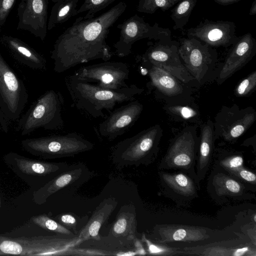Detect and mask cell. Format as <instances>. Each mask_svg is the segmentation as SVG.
<instances>
[{"mask_svg":"<svg viewBox=\"0 0 256 256\" xmlns=\"http://www.w3.org/2000/svg\"><path fill=\"white\" fill-rule=\"evenodd\" d=\"M256 54V40L250 33L238 37L228 54L216 82L222 84L247 64Z\"/></svg>","mask_w":256,"mask_h":256,"instance_id":"obj_21","label":"cell"},{"mask_svg":"<svg viewBox=\"0 0 256 256\" xmlns=\"http://www.w3.org/2000/svg\"><path fill=\"white\" fill-rule=\"evenodd\" d=\"M56 218L60 224L66 225L68 227L74 228H76V218L70 214H63L56 216Z\"/></svg>","mask_w":256,"mask_h":256,"instance_id":"obj_40","label":"cell"},{"mask_svg":"<svg viewBox=\"0 0 256 256\" xmlns=\"http://www.w3.org/2000/svg\"><path fill=\"white\" fill-rule=\"evenodd\" d=\"M6 166L28 184L34 186L42 178L68 168L66 162H53L26 158L14 152L3 157Z\"/></svg>","mask_w":256,"mask_h":256,"instance_id":"obj_13","label":"cell"},{"mask_svg":"<svg viewBox=\"0 0 256 256\" xmlns=\"http://www.w3.org/2000/svg\"><path fill=\"white\" fill-rule=\"evenodd\" d=\"M174 4L170 0H140L137 10L140 12L152 14L158 9L166 11Z\"/></svg>","mask_w":256,"mask_h":256,"instance_id":"obj_35","label":"cell"},{"mask_svg":"<svg viewBox=\"0 0 256 256\" xmlns=\"http://www.w3.org/2000/svg\"><path fill=\"white\" fill-rule=\"evenodd\" d=\"M178 42L172 39L156 40L149 44L138 59L142 63L166 70L184 84H188L195 80L182 64L178 52Z\"/></svg>","mask_w":256,"mask_h":256,"instance_id":"obj_11","label":"cell"},{"mask_svg":"<svg viewBox=\"0 0 256 256\" xmlns=\"http://www.w3.org/2000/svg\"><path fill=\"white\" fill-rule=\"evenodd\" d=\"M0 42L22 64L34 70L46 69V58L21 40L10 36L2 35L0 38Z\"/></svg>","mask_w":256,"mask_h":256,"instance_id":"obj_24","label":"cell"},{"mask_svg":"<svg viewBox=\"0 0 256 256\" xmlns=\"http://www.w3.org/2000/svg\"><path fill=\"white\" fill-rule=\"evenodd\" d=\"M32 220L35 224L46 230L65 236H74V234L67 228L50 218L46 214L34 216L32 218Z\"/></svg>","mask_w":256,"mask_h":256,"instance_id":"obj_32","label":"cell"},{"mask_svg":"<svg viewBox=\"0 0 256 256\" xmlns=\"http://www.w3.org/2000/svg\"><path fill=\"white\" fill-rule=\"evenodd\" d=\"M16 1V0H0V30L5 23Z\"/></svg>","mask_w":256,"mask_h":256,"instance_id":"obj_39","label":"cell"},{"mask_svg":"<svg viewBox=\"0 0 256 256\" xmlns=\"http://www.w3.org/2000/svg\"><path fill=\"white\" fill-rule=\"evenodd\" d=\"M197 0H181L172 10L170 17L174 22L173 28L182 30L189 20Z\"/></svg>","mask_w":256,"mask_h":256,"instance_id":"obj_30","label":"cell"},{"mask_svg":"<svg viewBox=\"0 0 256 256\" xmlns=\"http://www.w3.org/2000/svg\"><path fill=\"white\" fill-rule=\"evenodd\" d=\"M188 38L203 42L212 47H228L232 46L238 38L235 24L228 20L214 21L206 19L198 24L188 28Z\"/></svg>","mask_w":256,"mask_h":256,"instance_id":"obj_17","label":"cell"},{"mask_svg":"<svg viewBox=\"0 0 256 256\" xmlns=\"http://www.w3.org/2000/svg\"><path fill=\"white\" fill-rule=\"evenodd\" d=\"M79 0H60L56 2L52 8L48 21V30L68 20L77 15V6Z\"/></svg>","mask_w":256,"mask_h":256,"instance_id":"obj_29","label":"cell"},{"mask_svg":"<svg viewBox=\"0 0 256 256\" xmlns=\"http://www.w3.org/2000/svg\"><path fill=\"white\" fill-rule=\"evenodd\" d=\"M240 0H214V1L218 4L222 6L230 5L238 2Z\"/></svg>","mask_w":256,"mask_h":256,"instance_id":"obj_42","label":"cell"},{"mask_svg":"<svg viewBox=\"0 0 256 256\" xmlns=\"http://www.w3.org/2000/svg\"><path fill=\"white\" fill-rule=\"evenodd\" d=\"M256 120V112L252 106L241 108L236 104L224 106L217 113L214 122L216 138L234 143Z\"/></svg>","mask_w":256,"mask_h":256,"instance_id":"obj_12","label":"cell"},{"mask_svg":"<svg viewBox=\"0 0 256 256\" xmlns=\"http://www.w3.org/2000/svg\"><path fill=\"white\" fill-rule=\"evenodd\" d=\"M184 254L208 256H256V246L246 242L231 244L214 242L206 245L186 247Z\"/></svg>","mask_w":256,"mask_h":256,"instance_id":"obj_25","label":"cell"},{"mask_svg":"<svg viewBox=\"0 0 256 256\" xmlns=\"http://www.w3.org/2000/svg\"><path fill=\"white\" fill-rule=\"evenodd\" d=\"M256 14V0H254L252 3V6L250 10L249 15L254 16Z\"/></svg>","mask_w":256,"mask_h":256,"instance_id":"obj_43","label":"cell"},{"mask_svg":"<svg viewBox=\"0 0 256 256\" xmlns=\"http://www.w3.org/2000/svg\"><path fill=\"white\" fill-rule=\"evenodd\" d=\"M196 165V173L198 185L205 178L209 170L214 152L216 138L214 132V122L210 120L202 124Z\"/></svg>","mask_w":256,"mask_h":256,"instance_id":"obj_26","label":"cell"},{"mask_svg":"<svg viewBox=\"0 0 256 256\" xmlns=\"http://www.w3.org/2000/svg\"><path fill=\"white\" fill-rule=\"evenodd\" d=\"M256 86V70L240 81L236 86L234 94L238 97L246 96L250 94Z\"/></svg>","mask_w":256,"mask_h":256,"instance_id":"obj_36","label":"cell"},{"mask_svg":"<svg viewBox=\"0 0 256 256\" xmlns=\"http://www.w3.org/2000/svg\"><path fill=\"white\" fill-rule=\"evenodd\" d=\"M178 52L190 74L201 82L217 62L216 51L207 44L192 38L179 39Z\"/></svg>","mask_w":256,"mask_h":256,"instance_id":"obj_10","label":"cell"},{"mask_svg":"<svg viewBox=\"0 0 256 256\" xmlns=\"http://www.w3.org/2000/svg\"><path fill=\"white\" fill-rule=\"evenodd\" d=\"M165 110L174 116L184 120H188L196 117L197 112L189 106L168 105L164 107Z\"/></svg>","mask_w":256,"mask_h":256,"instance_id":"obj_37","label":"cell"},{"mask_svg":"<svg viewBox=\"0 0 256 256\" xmlns=\"http://www.w3.org/2000/svg\"><path fill=\"white\" fill-rule=\"evenodd\" d=\"M21 144L28 152L44 159L74 156L94 148V144L76 132L26 138Z\"/></svg>","mask_w":256,"mask_h":256,"instance_id":"obj_6","label":"cell"},{"mask_svg":"<svg viewBox=\"0 0 256 256\" xmlns=\"http://www.w3.org/2000/svg\"><path fill=\"white\" fill-rule=\"evenodd\" d=\"M147 67L150 86L166 96L174 98L184 94L186 88L182 82L166 70L152 64L142 63Z\"/></svg>","mask_w":256,"mask_h":256,"instance_id":"obj_28","label":"cell"},{"mask_svg":"<svg viewBox=\"0 0 256 256\" xmlns=\"http://www.w3.org/2000/svg\"><path fill=\"white\" fill-rule=\"evenodd\" d=\"M228 174L246 184L255 186L256 184L255 173L244 166Z\"/></svg>","mask_w":256,"mask_h":256,"instance_id":"obj_38","label":"cell"},{"mask_svg":"<svg viewBox=\"0 0 256 256\" xmlns=\"http://www.w3.org/2000/svg\"><path fill=\"white\" fill-rule=\"evenodd\" d=\"M88 172L86 166L82 164L68 168L34 191L32 194L33 202L38 205L44 204L47 199L54 193L86 180Z\"/></svg>","mask_w":256,"mask_h":256,"instance_id":"obj_23","label":"cell"},{"mask_svg":"<svg viewBox=\"0 0 256 256\" xmlns=\"http://www.w3.org/2000/svg\"><path fill=\"white\" fill-rule=\"evenodd\" d=\"M158 175L162 193L177 204L188 206L198 197L200 188L188 174L180 170L174 172L160 170Z\"/></svg>","mask_w":256,"mask_h":256,"instance_id":"obj_16","label":"cell"},{"mask_svg":"<svg viewBox=\"0 0 256 256\" xmlns=\"http://www.w3.org/2000/svg\"><path fill=\"white\" fill-rule=\"evenodd\" d=\"M142 110V104L135 100L117 108L98 124L100 134L110 141L123 135L138 120Z\"/></svg>","mask_w":256,"mask_h":256,"instance_id":"obj_19","label":"cell"},{"mask_svg":"<svg viewBox=\"0 0 256 256\" xmlns=\"http://www.w3.org/2000/svg\"><path fill=\"white\" fill-rule=\"evenodd\" d=\"M162 136L160 126L156 124L120 142L112 151L113 164L119 168L150 164L158 157Z\"/></svg>","mask_w":256,"mask_h":256,"instance_id":"obj_3","label":"cell"},{"mask_svg":"<svg viewBox=\"0 0 256 256\" xmlns=\"http://www.w3.org/2000/svg\"><path fill=\"white\" fill-rule=\"evenodd\" d=\"M214 164L230 173L244 167V159L240 152H223L218 154Z\"/></svg>","mask_w":256,"mask_h":256,"instance_id":"obj_31","label":"cell"},{"mask_svg":"<svg viewBox=\"0 0 256 256\" xmlns=\"http://www.w3.org/2000/svg\"><path fill=\"white\" fill-rule=\"evenodd\" d=\"M126 8L121 2L97 17L77 18L54 44L50 58L54 71L62 73L90 60H110L112 52L106 42L110 29Z\"/></svg>","mask_w":256,"mask_h":256,"instance_id":"obj_1","label":"cell"},{"mask_svg":"<svg viewBox=\"0 0 256 256\" xmlns=\"http://www.w3.org/2000/svg\"><path fill=\"white\" fill-rule=\"evenodd\" d=\"M130 70L122 62L106 61L84 66L74 74L80 80L107 89L118 90L128 86Z\"/></svg>","mask_w":256,"mask_h":256,"instance_id":"obj_14","label":"cell"},{"mask_svg":"<svg viewBox=\"0 0 256 256\" xmlns=\"http://www.w3.org/2000/svg\"><path fill=\"white\" fill-rule=\"evenodd\" d=\"M66 84L72 106L94 118H104V110L110 112L116 105L134 100L144 91L135 84L118 90L104 88L80 80L74 74L66 78Z\"/></svg>","mask_w":256,"mask_h":256,"instance_id":"obj_2","label":"cell"},{"mask_svg":"<svg viewBox=\"0 0 256 256\" xmlns=\"http://www.w3.org/2000/svg\"><path fill=\"white\" fill-rule=\"evenodd\" d=\"M118 204L116 198H108L104 199L98 204L78 236L82 242L90 240L96 241L100 240V230L108 220Z\"/></svg>","mask_w":256,"mask_h":256,"instance_id":"obj_27","label":"cell"},{"mask_svg":"<svg viewBox=\"0 0 256 256\" xmlns=\"http://www.w3.org/2000/svg\"><path fill=\"white\" fill-rule=\"evenodd\" d=\"M235 178L216 164L208 180L207 190L213 200L223 204L231 199L242 200L250 199L254 195L249 193L246 184Z\"/></svg>","mask_w":256,"mask_h":256,"instance_id":"obj_15","label":"cell"},{"mask_svg":"<svg viewBox=\"0 0 256 256\" xmlns=\"http://www.w3.org/2000/svg\"><path fill=\"white\" fill-rule=\"evenodd\" d=\"M208 230L197 226L181 224H156L152 236L155 242L166 244L172 242H196L210 238Z\"/></svg>","mask_w":256,"mask_h":256,"instance_id":"obj_22","label":"cell"},{"mask_svg":"<svg viewBox=\"0 0 256 256\" xmlns=\"http://www.w3.org/2000/svg\"><path fill=\"white\" fill-rule=\"evenodd\" d=\"M142 242L145 243L147 250L149 254L158 256H174L184 255L183 250L176 248H172L164 245V244L154 242L148 239L145 234H143Z\"/></svg>","mask_w":256,"mask_h":256,"instance_id":"obj_33","label":"cell"},{"mask_svg":"<svg viewBox=\"0 0 256 256\" xmlns=\"http://www.w3.org/2000/svg\"><path fill=\"white\" fill-rule=\"evenodd\" d=\"M28 100L24 82L0 52V108L6 119H18Z\"/></svg>","mask_w":256,"mask_h":256,"instance_id":"obj_8","label":"cell"},{"mask_svg":"<svg viewBox=\"0 0 256 256\" xmlns=\"http://www.w3.org/2000/svg\"><path fill=\"white\" fill-rule=\"evenodd\" d=\"M48 0H20L18 7V30L44 40L48 31Z\"/></svg>","mask_w":256,"mask_h":256,"instance_id":"obj_18","label":"cell"},{"mask_svg":"<svg viewBox=\"0 0 256 256\" xmlns=\"http://www.w3.org/2000/svg\"><path fill=\"white\" fill-rule=\"evenodd\" d=\"M58 0H52V2H56L58 1Z\"/></svg>","mask_w":256,"mask_h":256,"instance_id":"obj_45","label":"cell"},{"mask_svg":"<svg viewBox=\"0 0 256 256\" xmlns=\"http://www.w3.org/2000/svg\"><path fill=\"white\" fill-rule=\"evenodd\" d=\"M116 0H84L77 10V14L86 12L84 18H94L100 11L104 10Z\"/></svg>","mask_w":256,"mask_h":256,"instance_id":"obj_34","label":"cell"},{"mask_svg":"<svg viewBox=\"0 0 256 256\" xmlns=\"http://www.w3.org/2000/svg\"><path fill=\"white\" fill-rule=\"evenodd\" d=\"M64 99L58 92L49 90L39 97L19 120L17 129L22 136L39 128L56 130L63 128Z\"/></svg>","mask_w":256,"mask_h":256,"instance_id":"obj_5","label":"cell"},{"mask_svg":"<svg viewBox=\"0 0 256 256\" xmlns=\"http://www.w3.org/2000/svg\"><path fill=\"white\" fill-rule=\"evenodd\" d=\"M118 28L120 30V38L114 46L116 54L120 57L129 55L132 45L139 40L148 38L156 41L172 39L169 28L160 27L158 23L151 26L137 14L118 24Z\"/></svg>","mask_w":256,"mask_h":256,"instance_id":"obj_9","label":"cell"},{"mask_svg":"<svg viewBox=\"0 0 256 256\" xmlns=\"http://www.w3.org/2000/svg\"><path fill=\"white\" fill-rule=\"evenodd\" d=\"M2 254L0 252V255H2Z\"/></svg>","mask_w":256,"mask_h":256,"instance_id":"obj_47","label":"cell"},{"mask_svg":"<svg viewBox=\"0 0 256 256\" xmlns=\"http://www.w3.org/2000/svg\"><path fill=\"white\" fill-rule=\"evenodd\" d=\"M82 242L78 236L0 237V252L28 256H70L72 248Z\"/></svg>","mask_w":256,"mask_h":256,"instance_id":"obj_4","label":"cell"},{"mask_svg":"<svg viewBox=\"0 0 256 256\" xmlns=\"http://www.w3.org/2000/svg\"><path fill=\"white\" fill-rule=\"evenodd\" d=\"M136 226L134 206L132 204L123 206L108 234L104 237V242L114 250L122 249L130 246L136 238Z\"/></svg>","mask_w":256,"mask_h":256,"instance_id":"obj_20","label":"cell"},{"mask_svg":"<svg viewBox=\"0 0 256 256\" xmlns=\"http://www.w3.org/2000/svg\"><path fill=\"white\" fill-rule=\"evenodd\" d=\"M1 207V200H0V208Z\"/></svg>","mask_w":256,"mask_h":256,"instance_id":"obj_46","label":"cell"},{"mask_svg":"<svg viewBox=\"0 0 256 256\" xmlns=\"http://www.w3.org/2000/svg\"><path fill=\"white\" fill-rule=\"evenodd\" d=\"M199 142L195 126L184 128L170 142L159 163L158 169L175 170L186 172L198 184L195 168Z\"/></svg>","mask_w":256,"mask_h":256,"instance_id":"obj_7","label":"cell"},{"mask_svg":"<svg viewBox=\"0 0 256 256\" xmlns=\"http://www.w3.org/2000/svg\"><path fill=\"white\" fill-rule=\"evenodd\" d=\"M8 120L6 119L0 108V130L7 133L8 131Z\"/></svg>","mask_w":256,"mask_h":256,"instance_id":"obj_41","label":"cell"},{"mask_svg":"<svg viewBox=\"0 0 256 256\" xmlns=\"http://www.w3.org/2000/svg\"><path fill=\"white\" fill-rule=\"evenodd\" d=\"M170 0L171 2H172L175 4L181 0Z\"/></svg>","mask_w":256,"mask_h":256,"instance_id":"obj_44","label":"cell"}]
</instances>
